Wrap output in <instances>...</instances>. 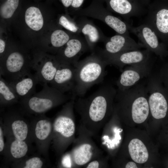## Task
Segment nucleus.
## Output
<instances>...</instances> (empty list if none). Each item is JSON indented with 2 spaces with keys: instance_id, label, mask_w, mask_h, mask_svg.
<instances>
[{
  "instance_id": "nucleus-1",
  "label": "nucleus",
  "mask_w": 168,
  "mask_h": 168,
  "mask_svg": "<svg viewBox=\"0 0 168 168\" xmlns=\"http://www.w3.org/2000/svg\"><path fill=\"white\" fill-rule=\"evenodd\" d=\"M116 92L113 86L106 85L86 97L75 98L74 109L80 116V123L93 137L98 134L112 115Z\"/></svg>"
},
{
  "instance_id": "nucleus-2",
  "label": "nucleus",
  "mask_w": 168,
  "mask_h": 168,
  "mask_svg": "<svg viewBox=\"0 0 168 168\" xmlns=\"http://www.w3.org/2000/svg\"><path fill=\"white\" fill-rule=\"evenodd\" d=\"M146 85L138 83L128 89H117L114 108L119 117L130 111L133 121L138 124L144 122L150 109Z\"/></svg>"
},
{
  "instance_id": "nucleus-3",
  "label": "nucleus",
  "mask_w": 168,
  "mask_h": 168,
  "mask_svg": "<svg viewBox=\"0 0 168 168\" xmlns=\"http://www.w3.org/2000/svg\"><path fill=\"white\" fill-rule=\"evenodd\" d=\"M108 64L102 57L89 56L78 63L75 68V83L72 95L83 97L93 85L101 82L106 74Z\"/></svg>"
},
{
  "instance_id": "nucleus-4",
  "label": "nucleus",
  "mask_w": 168,
  "mask_h": 168,
  "mask_svg": "<svg viewBox=\"0 0 168 168\" xmlns=\"http://www.w3.org/2000/svg\"><path fill=\"white\" fill-rule=\"evenodd\" d=\"M76 97L71 99L63 106L55 118L53 124V137L57 152L62 154L72 143L76 130L74 113Z\"/></svg>"
},
{
  "instance_id": "nucleus-5",
  "label": "nucleus",
  "mask_w": 168,
  "mask_h": 168,
  "mask_svg": "<svg viewBox=\"0 0 168 168\" xmlns=\"http://www.w3.org/2000/svg\"><path fill=\"white\" fill-rule=\"evenodd\" d=\"M77 132V136L72 143V150L68 153L72 168L83 167L90 161L103 155V153L93 141V137L80 123Z\"/></svg>"
},
{
  "instance_id": "nucleus-6",
  "label": "nucleus",
  "mask_w": 168,
  "mask_h": 168,
  "mask_svg": "<svg viewBox=\"0 0 168 168\" xmlns=\"http://www.w3.org/2000/svg\"><path fill=\"white\" fill-rule=\"evenodd\" d=\"M47 84L44 83L42 89L39 92L21 99V103L26 111L42 114L71 99L72 96L66 95L51 86H49Z\"/></svg>"
},
{
  "instance_id": "nucleus-7",
  "label": "nucleus",
  "mask_w": 168,
  "mask_h": 168,
  "mask_svg": "<svg viewBox=\"0 0 168 168\" xmlns=\"http://www.w3.org/2000/svg\"><path fill=\"white\" fill-rule=\"evenodd\" d=\"M147 79L146 86L150 112L155 119L163 118L168 110L166 91L162 88L161 80L157 75L151 73Z\"/></svg>"
},
{
  "instance_id": "nucleus-8",
  "label": "nucleus",
  "mask_w": 168,
  "mask_h": 168,
  "mask_svg": "<svg viewBox=\"0 0 168 168\" xmlns=\"http://www.w3.org/2000/svg\"><path fill=\"white\" fill-rule=\"evenodd\" d=\"M31 63L21 53L13 51L0 63V76L8 82L15 81L30 72Z\"/></svg>"
},
{
  "instance_id": "nucleus-9",
  "label": "nucleus",
  "mask_w": 168,
  "mask_h": 168,
  "mask_svg": "<svg viewBox=\"0 0 168 168\" xmlns=\"http://www.w3.org/2000/svg\"><path fill=\"white\" fill-rule=\"evenodd\" d=\"M150 51L145 49L129 51L114 54H103L102 57L108 64L114 66L122 72L124 66L147 62L152 60Z\"/></svg>"
},
{
  "instance_id": "nucleus-10",
  "label": "nucleus",
  "mask_w": 168,
  "mask_h": 168,
  "mask_svg": "<svg viewBox=\"0 0 168 168\" xmlns=\"http://www.w3.org/2000/svg\"><path fill=\"white\" fill-rule=\"evenodd\" d=\"M153 60L129 65L124 69L116 82L118 89L124 90L133 87L142 79L147 78L152 73Z\"/></svg>"
},
{
  "instance_id": "nucleus-11",
  "label": "nucleus",
  "mask_w": 168,
  "mask_h": 168,
  "mask_svg": "<svg viewBox=\"0 0 168 168\" xmlns=\"http://www.w3.org/2000/svg\"><path fill=\"white\" fill-rule=\"evenodd\" d=\"M129 30L135 35L139 40V43L145 49L153 54L161 56L164 52L160 43L158 35L149 25L144 22L137 27L129 24Z\"/></svg>"
},
{
  "instance_id": "nucleus-12",
  "label": "nucleus",
  "mask_w": 168,
  "mask_h": 168,
  "mask_svg": "<svg viewBox=\"0 0 168 168\" xmlns=\"http://www.w3.org/2000/svg\"><path fill=\"white\" fill-rule=\"evenodd\" d=\"M75 83V68L72 65L60 64L54 78L50 83L51 86L61 92L73 90Z\"/></svg>"
},
{
  "instance_id": "nucleus-13",
  "label": "nucleus",
  "mask_w": 168,
  "mask_h": 168,
  "mask_svg": "<svg viewBox=\"0 0 168 168\" xmlns=\"http://www.w3.org/2000/svg\"><path fill=\"white\" fill-rule=\"evenodd\" d=\"M143 48L130 36L118 34L111 37L105 44L103 54H114L131 50L141 49Z\"/></svg>"
},
{
  "instance_id": "nucleus-14",
  "label": "nucleus",
  "mask_w": 168,
  "mask_h": 168,
  "mask_svg": "<svg viewBox=\"0 0 168 168\" xmlns=\"http://www.w3.org/2000/svg\"><path fill=\"white\" fill-rule=\"evenodd\" d=\"M115 114L114 110L111 120L109 121L104 126L100 138L101 148L107 152L109 154L113 155L114 151L120 140V129L114 123Z\"/></svg>"
},
{
  "instance_id": "nucleus-15",
  "label": "nucleus",
  "mask_w": 168,
  "mask_h": 168,
  "mask_svg": "<svg viewBox=\"0 0 168 168\" xmlns=\"http://www.w3.org/2000/svg\"><path fill=\"white\" fill-rule=\"evenodd\" d=\"M38 59L31 63V68L35 71L39 82L50 83L54 79L60 64L57 59Z\"/></svg>"
},
{
  "instance_id": "nucleus-16",
  "label": "nucleus",
  "mask_w": 168,
  "mask_h": 168,
  "mask_svg": "<svg viewBox=\"0 0 168 168\" xmlns=\"http://www.w3.org/2000/svg\"><path fill=\"white\" fill-rule=\"evenodd\" d=\"M144 22L151 26L158 36L168 34V9L151 8Z\"/></svg>"
},
{
  "instance_id": "nucleus-17",
  "label": "nucleus",
  "mask_w": 168,
  "mask_h": 168,
  "mask_svg": "<svg viewBox=\"0 0 168 168\" xmlns=\"http://www.w3.org/2000/svg\"><path fill=\"white\" fill-rule=\"evenodd\" d=\"M39 82L35 74L30 72L15 81L8 83L18 97L23 99L35 93V86Z\"/></svg>"
},
{
  "instance_id": "nucleus-18",
  "label": "nucleus",
  "mask_w": 168,
  "mask_h": 168,
  "mask_svg": "<svg viewBox=\"0 0 168 168\" xmlns=\"http://www.w3.org/2000/svg\"><path fill=\"white\" fill-rule=\"evenodd\" d=\"M62 53L57 59L60 64L74 66L78 62V55L84 49L80 40L77 39L69 40Z\"/></svg>"
},
{
  "instance_id": "nucleus-19",
  "label": "nucleus",
  "mask_w": 168,
  "mask_h": 168,
  "mask_svg": "<svg viewBox=\"0 0 168 168\" xmlns=\"http://www.w3.org/2000/svg\"><path fill=\"white\" fill-rule=\"evenodd\" d=\"M110 5L112 10L126 19L144 14L139 8L133 5L129 0H110Z\"/></svg>"
},
{
  "instance_id": "nucleus-20",
  "label": "nucleus",
  "mask_w": 168,
  "mask_h": 168,
  "mask_svg": "<svg viewBox=\"0 0 168 168\" xmlns=\"http://www.w3.org/2000/svg\"><path fill=\"white\" fill-rule=\"evenodd\" d=\"M128 150L132 159L135 162L142 164L147 162L149 154L147 149L143 142L138 138H134L130 142Z\"/></svg>"
},
{
  "instance_id": "nucleus-21",
  "label": "nucleus",
  "mask_w": 168,
  "mask_h": 168,
  "mask_svg": "<svg viewBox=\"0 0 168 168\" xmlns=\"http://www.w3.org/2000/svg\"><path fill=\"white\" fill-rule=\"evenodd\" d=\"M25 21L31 29L35 31L41 29L43 25L44 21L40 9L34 7H31L26 10L25 15Z\"/></svg>"
},
{
  "instance_id": "nucleus-22",
  "label": "nucleus",
  "mask_w": 168,
  "mask_h": 168,
  "mask_svg": "<svg viewBox=\"0 0 168 168\" xmlns=\"http://www.w3.org/2000/svg\"><path fill=\"white\" fill-rule=\"evenodd\" d=\"M0 97L3 105L12 104L17 101L19 97L9 83L0 75Z\"/></svg>"
},
{
  "instance_id": "nucleus-23",
  "label": "nucleus",
  "mask_w": 168,
  "mask_h": 168,
  "mask_svg": "<svg viewBox=\"0 0 168 168\" xmlns=\"http://www.w3.org/2000/svg\"><path fill=\"white\" fill-rule=\"evenodd\" d=\"M104 20L106 24L118 34L130 36L129 23L109 13L105 15Z\"/></svg>"
},
{
  "instance_id": "nucleus-24",
  "label": "nucleus",
  "mask_w": 168,
  "mask_h": 168,
  "mask_svg": "<svg viewBox=\"0 0 168 168\" xmlns=\"http://www.w3.org/2000/svg\"><path fill=\"white\" fill-rule=\"evenodd\" d=\"M53 130L51 122L46 119H41L36 123L35 133L36 138L40 140L46 139L51 134Z\"/></svg>"
},
{
  "instance_id": "nucleus-25",
  "label": "nucleus",
  "mask_w": 168,
  "mask_h": 168,
  "mask_svg": "<svg viewBox=\"0 0 168 168\" xmlns=\"http://www.w3.org/2000/svg\"><path fill=\"white\" fill-rule=\"evenodd\" d=\"M13 134L16 139L24 141L28 133V127L23 120H17L13 121L11 125Z\"/></svg>"
},
{
  "instance_id": "nucleus-26",
  "label": "nucleus",
  "mask_w": 168,
  "mask_h": 168,
  "mask_svg": "<svg viewBox=\"0 0 168 168\" xmlns=\"http://www.w3.org/2000/svg\"><path fill=\"white\" fill-rule=\"evenodd\" d=\"M28 150V146L24 141L16 139L11 145V153L12 156L15 158H20L25 156Z\"/></svg>"
},
{
  "instance_id": "nucleus-27",
  "label": "nucleus",
  "mask_w": 168,
  "mask_h": 168,
  "mask_svg": "<svg viewBox=\"0 0 168 168\" xmlns=\"http://www.w3.org/2000/svg\"><path fill=\"white\" fill-rule=\"evenodd\" d=\"M69 35L64 31L56 30L51 36V44L54 47L59 48L63 46L69 40Z\"/></svg>"
},
{
  "instance_id": "nucleus-28",
  "label": "nucleus",
  "mask_w": 168,
  "mask_h": 168,
  "mask_svg": "<svg viewBox=\"0 0 168 168\" xmlns=\"http://www.w3.org/2000/svg\"><path fill=\"white\" fill-rule=\"evenodd\" d=\"M19 0H7L0 8V15L4 18L11 17L17 9Z\"/></svg>"
},
{
  "instance_id": "nucleus-29",
  "label": "nucleus",
  "mask_w": 168,
  "mask_h": 168,
  "mask_svg": "<svg viewBox=\"0 0 168 168\" xmlns=\"http://www.w3.org/2000/svg\"><path fill=\"white\" fill-rule=\"evenodd\" d=\"M82 32L87 35L90 41L94 43L97 42L99 38V32L97 29L91 24H86L82 30Z\"/></svg>"
},
{
  "instance_id": "nucleus-30",
  "label": "nucleus",
  "mask_w": 168,
  "mask_h": 168,
  "mask_svg": "<svg viewBox=\"0 0 168 168\" xmlns=\"http://www.w3.org/2000/svg\"><path fill=\"white\" fill-rule=\"evenodd\" d=\"M107 158L103 155L89 162L83 168H101L107 166Z\"/></svg>"
},
{
  "instance_id": "nucleus-31",
  "label": "nucleus",
  "mask_w": 168,
  "mask_h": 168,
  "mask_svg": "<svg viewBox=\"0 0 168 168\" xmlns=\"http://www.w3.org/2000/svg\"><path fill=\"white\" fill-rule=\"evenodd\" d=\"M59 24L66 29L73 32H76L78 30V29L77 26L64 16L60 17L59 20Z\"/></svg>"
},
{
  "instance_id": "nucleus-32",
  "label": "nucleus",
  "mask_w": 168,
  "mask_h": 168,
  "mask_svg": "<svg viewBox=\"0 0 168 168\" xmlns=\"http://www.w3.org/2000/svg\"><path fill=\"white\" fill-rule=\"evenodd\" d=\"M43 165V162L41 159L38 157H33L27 160L24 168H40Z\"/></svg>"
},
{
  "instance_id": "nucleus-33",
  "label": "nucleus",
  "mask_w": 168,
  "mask_h": 168,
  "mask_svg": "<svg viewBox=\"0 0 168 168\" xmlns=\"http://www.w3.org/2000/svg\"><path fill=\"white\" fill-rule=\"evenodd\" d=\"M159 77L160 79L164 82L168 91V67L162 69L160 77Z\"/></svg>"
},
{
  "instance_id": "nucleus-34",
  "label": "nucleus",
  "mask_w": 168,
  "mask_h": 168,
  "mask_svg": "<svg viewBox=\"0 0 168 168\" xmlns=\"http://www.w3.org/2000/svg\"><path fill=\"white\" fill-rule=\"evenodd\" d=\"M4 147V138L3 137L2 131L1 127H0V152L3 150Z\"/></svg>"
},
{
  "instance_id": "nucleus-35",
  "label": "nucleus",
  "mask_w": 168,
  "mask_h": 168,
  "mask_svg": "<svg viewBox=\"0 0 168 168\" xmlns=\"http://www.w3.org/2000/svg\"><path fill=\"white\" fill-rule=\"evenodd\" d=\"M83 1V0H73L71 5L74 8L79 7L82 5Z\"/></svg>"
},
{
  "instance_id": "nucleus-36",
  "label": "nucleus",
  "mask_w": 168,
  "mask_h": 168,
  "mask_svg": "<svg viewBox=\"0 0 168 168\" xmlns=\"http://www.w3.org/2000/svg\"><path fill=\"white\" fill-rule=\"evenodd\" d=\"M6 44L5 42L2 39H0V53L2 54L5 51Z\"/></svg>"
},
{
  "instance_id": "nucleus-37",
  "label": "nucleus",
  "mask_w": 168,
  "mask_h": 168,
  "mask_svg": "<svg viewBox=\"0 0 168 168\" xmlns=\"http://www.w3.org/2000/svg\"><path fill=\"white\" fill-rule=\"evenodd\" d=\"M126 168H138L136 164L132 161H130L128 162L125 166Z\"/></svg>"
},
{
  "instance_id": "nucleus-38",
  "label": "nucleus",
  "mask_w": 168,
  "mask_h": 168,
  "mask_svg": "<svg viewBox=\"0 0 168 168\" xmlns=\"http://www.w3.org/2000/svg\"><path fill=\"white\" fill-rule=\"evenodd\" d=\"M63 5L66 7H68L72 4L73 0H61Z\"/></svg>"
}]
</instances>
